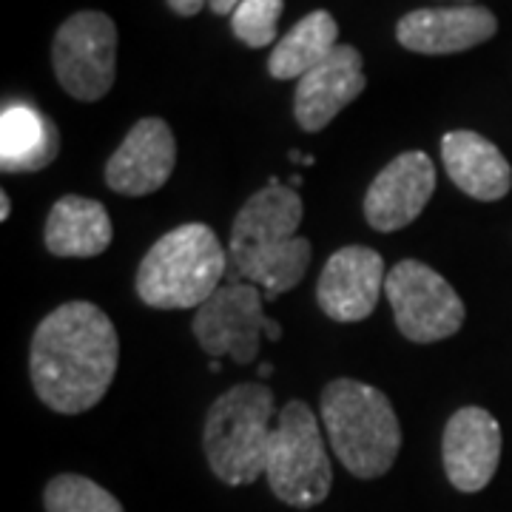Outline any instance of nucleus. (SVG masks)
I'll use <instances>...</instances> for the list:
<instances>
[{"mask_svg":"<svg viewBox=\"0 0 512 512\" xmlns=\"http://www.w3.org/2000/svg\"><path fill=\"white\" fill-rule=\"evenodd\" d=\"M120 362V339L92 302H66L32 336L29 376L37 399L63 416L92 410L109 393Z\"/></svg>","mask_w":512,"mask_h":512,"instance_id":"1","label":"nucleus"},{"mask_svg":"<svg viewBox=\"0 0 512 512\" xmlns=\"http://www.w3.org/2000/svg\"><path fill=\"white\" fill-rule=\"evenodd\" d=\"M231 271L217 234L188 222L160 237L137 268V296L157 311L200 308L220 291Z\"/></svg>","mask_w":512,"mask_h":512,"instance_id":"2","label":"nucleus"},{"mask_svg":"<svg viewBox=\"0 0 512 512\" xmlns=\"http://www.w3.org/2000/svg\"><path fill=\"white\" fill-rule=\"evenodd\" d=\"M322 424L330 447L356 478L384 476L402 450V427L382 390L336 379L322 390Z\"/></svg>","mask_w":512,"mask_h":512,"instance_id":"3","label":"nucleus"},{"mask_svg":"<svg viewBox=\"0 0 512 512\" xmlns=\"http://www.w3.org/2000/svg\"><path fill=\"white\" fill-rule=\"evenodd\" d=\"M276 416L274 390L268 384L245 382L225 390L211 404L202 433L211 473L231 487L254 484L268 464Z\"/></svg>","mask_w":512,"mask_h":512,"instance_id":"4","label":"nucleus"},{"mask_svg":"<svg viewBox=\"0 0 512 512\" xmlns=\"http://www.w3.org/2000/svg\"><path fill=\"white\" fill-rule=\"evenodd\" d=\"M265 478L276 498L296 510H311L330 495L333 467L325 436L316 413L299 399L285 404L276 416Z\"/></svg>","mask_w":512,"mask_h":512,"instance_id":"5","label":"nucleus"},{"mask_svg":"<svg viewBox=\"0 0 512 512\" xmlns=\"http://www.w3.org/2000/svg\"><path fill=\"white\" fill-rule=\"evenodd\" d=\"M384 296L402 336L416 345L441 342L464 325V302L456 288L419 259H402L387 274Z\"/></svg>","mask_w":512,"mask_h":512,"instance_id":"6","label":"nucleus"},{"mask_svg":"<svg viewBox=\"0 0 512 512\" xmlns=\"http://www.w3.org/2000/svg\"><path fill=\"white\" fill-rule=\"evenodd\" d=\"M57 83L80 103H97L117 74V26L103 12H77L57 29L52 43Z\"/></svg>","mask_w":512,"mask_h":512,"instance_id":"7","label":"nucleus"},{"mask_svg":"<svg viewBox=\"0 0 512 512\" xmlns=\"http://www.w3.org/2000/svg\"><path fill=\"white\" fill-rule=\"evenodd\" d=\"M265 293L251 282L228 276L225 285L197 308L191 330L211 359L231 356L237 365H251L259 356V342L268 325L262 311Z\"/></svg>","mask_w":512,"mask_h":512,"instance_id":"8","label":"nucleus"},{"mask_svg":"<svg viewBox=\"0 0 512 512\" xmlns=\"http://www.w3.org/2000/svg\"><path fill=\"white\" fill-rule=\"evenodd\" d=\"M384 282L382 256L365 245H348L325 262L316 282V302L333 322H362L376 311Z\"/></svg>","mask_w":512,"mask_h":512,"instance_id":"9","label":"nucleus"},{"mask_svg":"<svg viewBox=\"0 0 512 512\" xmlns=\"http://www.w3.org/2000/svg\"><path fill=\"white\" fill-rule=\"evenodd\" d=\"M436 191V165L424 151H404L384 165L365 194L370 228L390 234L402 231L427 208Z\"/></svg>","mask_w":512,"mask_h":512,"instance_id":"10","label":"nucleus"},{"mask_svg":"<svg viewBox=\"0 0 512 512\" xmlns=\"http://www.w3.org/2000/svg\"><path fill=\"white\" fill-rule=\"evenodd\" d=\"M177 165V140L160 117L137 120L120 148L109 157L106 183L126 197H146L160 191Z\"/></svg>","mask_w":512,"mask_h":512,"instance_id":"11","label":"nucleus"},{"mask_svg":"<svg viewBox=\"0 0 512 512\" xmlns=\"http://www.w3.org/2000/svg\"><path fill=\"white\" fill-rule=\"evenodd\" d=\"M441 458L450 484L461 493H478L493 481L501 461V427L484 407L456 410L441 436Z\"/></svg>","mask_w":512,"mask_h":512,"instance_id":"12","label":"nucleus"},{"mask_svg":"<svg viewBox=\"0 0 512 512\" xmlns=\"http://www.w3.org/2000/svg\"><path fill=\"white\" fill-rule=\"evenodd\" d=\"M302 211L305 208H302L299 191L271 177L262 191H256L254 197L239 208L234 228H231V242H228V259H231L228 274L239 271L256 254L299 237L296 231L302 222Z\"/></svg>","mask_w":512,"mask_h":512,"instance_id":"13","label":"nucleus"},{"mask_svg":"<svg viewBox=\"0 0 512 512\" xmlns=\"http://www.w3.org/2000/svg\"><path fill=\"white\" fill-rule=\"evenodd\" d=\"M498 32V20L484 6H439L416 9L396 26V37L416 55H458L487 43Z\"/></svg>","mask_w":512,"mask_h":512,"instance_id":"14","label":"nucleus"},{"mask_svg":"<svg viewBox=\"0 0 512 512\" xmlns=\"http://www.w3.org/2000/svg\"><path fill=\"white\" fill-rule=\"evenodd\" d=\"M367 77L359 49L336 46L328 60L305 74L293 94V114L305 131H322L339 111L365 92Z\"/></svg>","mask_w":512,"mask_h":512,"instance_id":"15","label":"nucleus"},{"mask_svg":"<svg viewBox=\"0 0 512 512\" xmlns=\"http://www.w3.org/2000/svg\"><path fill=\"white\" fill-rule=\"evenodd\" d=\"M441 160L450 180L473 200L495 202L512 188V168L501 148L476 131H447L441 137Z\"/></svg>","mask_w":512,"mask_h":512,"instance_id":"16","label":"nucleus"},{"mask_svg":"<svg viewBox=\"0 0 512 512\" xmlns=\"http://www.w3.org/2000/svg\"><path fill=\"white\" fill-rule=\"evenodd\" d=\"M60 151L55 123L29 103H6L0 114V168L6 174H32Z\"/></svg>","mask_w":512,"mask_h":512,"instance_id":"17","label":"nucleus"},{"mask_svg":"<svg viewBox=\"0 0 512 512\" xmlns=\"http://www.w3.org/2000/svg\"><path fill=\"white\" fill-rule=\"evenodd\" d=\"M43 242L55 256H89L103 254L111 245V220L103 202L66 194L52 205Z\"/></svg>","mask_w":512,"mask_h":512,"instance_id":"18","label":"nucleus"},{"mask_svg":"<svg viewBox=\"0 0 512 512\" xmlns=\"http://www.w3.org/2000/svg\"><path fill=\"white\" fill-rule=\"evenodd\" d=\"M336 37L339 26L333 15L316 9L276 43L268 57V72L274 80H302L322 60H328L330 52L336 49Z\"/></svg>","mask_w":512,"mask_h":512,"instance_id":"19","label":"nucleus"},{"mask_svg":"<svg viewBox=\"0 0 512 512\" xmlns=\"http://www.w3.org/2000/svg\"><path fill=\"white\" fill-rule=\"evenodd\" d=\"M311 254L313 248L308 239L293 237L282 245H274V248L256 254L251 262H245L239 271L228 276L262 288L265 302H274L276 296L288 293L302 282V276L308 274V265H311Z\"/></svg>","mask_w":512,"mask_h":512,"instance_id":"20","label":"nucleus"},{"mask_svg":"<svg viewBox=\"0 0 512 512\" xmlns=\"http://www.w3.org/2000/svg\"><path fill=\"white\" fill-rule=\"evenodd\" d=\"M46 512H126L123 504L86 476L63 473L46 484Z\"/></svg>","mask_w":512,"mask_h":512,"instance_id":"21","label":"nucleus"},{"mask_svg":"<svg viewBox=\"0 0 512 512\" xmlns=\"http://www.w3.org/2000/svg\"><path fill=\"white\" fill-rule=\"evenodd\" d=\"M282 9L285 0H242L231 15V29L248 49H265L276 40Z\"/></svg>","mask_w":512,"mask_h":512,"instance_id":"22","label":"nucleus"},{"mask_svg":"<svg viewBox=\"0 0 512 512\" xmlns=\"http://www.w3.org/2000/svg\"><path fill=\"white\" fill-rule=\"evenodd\" d=\"M208 0H168V6L177 12V15H183V18H194V15H200V9L205 6Z\"/></svg>","mask_w":512,"mask_h":512,"instance_id":"23","label":"nucleus"},{"mask_svg":"<svg viewBox=\"0 0 512 512\" xmlns=\"http://www.w3.org/2000/svg\"><path fill=\"white\" fill-rule=\"evenodd\" d=\"M242 0H208V6H211V12L214 15H234V9H237Z\"/></svg>","mask_w":512,"mask_h":512,"instance_id":"24","label":"nucleus"},{"mask_svg":"<svg viewBox=\"0 0 512 512\" xmlns=\"http://www.w3.org/2000/svg\"><path fill=\"white\" fill-rule=\"evenodd\" d=\"M265 336H268L271 342H276V339L282 336V328H279V322H274L271 316H268V325H265Z\"/></svg>","mask_w":512,"mask_h":512,"instance_id":"25","label":"nucleus"},{"mask_svg":"<svg viewBox=\"0 0 512 512\" xmlns=\"http://www.w3.org/2000/svg\"><path fill=\"white\" fill-rule=\"evenodd\" d=\"M9 214H12V202H9V194H3L0 197V220H9Z\"/></svg>","mask_w":512,"mask_h":512,"instance_id":"26","label":"nucleus"},{"mask_svg":"<svg viewBox=\"0 0 512 512\" xmlns=\"http://www.w3.org/2000/svg\"><path fill=\"white\" fill-rule=\"evenodd\" d=\"M256 370H259V379H268V376L274 373V365H271V362H262Z\"/></svg>","mask_w":512,"mask_h":512,"instance_id":"27","label":"nucleus"},{"mask_svg":"<svg viewBox=\"0 0 512 512\" xmlns=\"http://www.w3.org/2000/svg\"><path fill=\"white\" fill-rule=\"evenodd\" d=\"M208 370H211V373H220V370H222L220 359H211V365H208Z\"/></svg>","mask_w":512,"mask_h":512,"instance_id":"28","label":"nucleus"},{"mask_svg":"<svg viewBox=\"0 0 512 512\" xmlns=\"http://www.w3.org/2000/svg\"><path fill=\"white\" fill-rule=\"evenodd\" d=\"M296 185H302V177L296 174V177H291V188H296Z\"/></svg>","mask_w":512,"mask_h":512,"instance_id":"29","label":"nucleus"},{"mask_svg":"<svg viewBox=\"0 0 512 512\" xmlns=\"http://www.w3.org/2000/svg\"><path fill=\"white\" fill-rule=\"evenodd\" d=\"M467 3H470V0H467Z\"/></svg>","mask_w":512,"mask_h":512,"instance_id":"30","label":"nucleus"}]
</instances>
